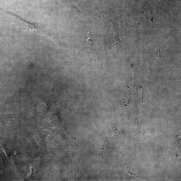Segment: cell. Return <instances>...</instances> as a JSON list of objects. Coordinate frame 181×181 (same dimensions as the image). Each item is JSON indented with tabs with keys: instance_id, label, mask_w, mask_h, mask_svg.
Returning a JSON list of instances; mask_svg holds the SVG:
<instances>
[{
	"instance_id": "6da1fadb",
	"label": "cell",
	"mask_w": 181,
	"mask_h": 181,
	"mask_svg": "<svg viewBox=\"0 0 181 181\" xmlns=\"http://www.w3.org/2000/svg\"><path fill=\"white\" fill-rule=\"evenodd\" d=\"M92 39L89 32H88L87 34V38L85 40V43L87 46H90L91 45Z\"/></svg>"
},
{
	"instance_id": "7a4b0ae2",
	"label": "cell",
	"mask_w": 181,
	"mask_h": 181,
	"mask_svg": "<svg viewBox=\"0 0 181 181\" xmlns=\"http://www.w3.org/2000/svg\"><path fill=\"white\" fill-rule=\"evenodd\" d=\"M0 88H1V87H0Z\"/></svg>"
}]
</instances>
